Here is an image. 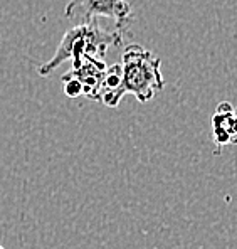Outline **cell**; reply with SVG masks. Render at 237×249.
I'll list each match as a JSON object with an SVG mask.
<instances>
[{
	"instance_id": "6da1fadb",
	"label": "cell",
	"mask_w": 237,
	"mask_h": 249,
	"mask_svg": "<svg viewBox=\"0 0 237 249\" xmlns=\"http://www.w3.org/2000/svg\"><path fill=\"white\" fill-rule=\"evenodd\" d=\"M121 83L106 106L116 108L125 94H133L140 103H148L156 93L165 88L162 74V59L140 44H128L123 51Z\"/></svg>"
},
{
	"instance_id": "7a4b0ae2",
	"label": "cell",
	"mask_w": 237,
	"mask_h": 249,
	"mask_svg": "<svg viewBox=\"0 0 237 249\" xmlns=\"http://www.w3.org/2000/svg\"><path fill=\"white\" fill-rule=\"evenodd\" d=\"M123 42V32L118 29L106 31L100 25L98 19L89 22H81L76 27L69 29L63 36L54 56L46 64L37 69L39 76H49L63 62H78L85 56L104 59L108 49L113 46H119Z\"/></svg>"
},
{
	"instance_id": "3957f363",
	"label": "cell",
	"mask_w": 237,
	"mask_h": 249,
	"mask_svg": "<svg viewBox=\"0 0 237 249\" xmlns=\"http://www.w3.org/2000/svg\"><path fill=\"white\" fill-rule=\"evenodd\" d=\"M64 14L68 19H81L83 22L108 17L115 20L116 29L123 34L133 20V9L126 0H71Z\"/></svg>"
},
{
	"instance_id": "277c9868",
	"label": "cell",
	"mask_w": 237,
	"mask_h": 249,
	"mask_svg": "<svg viewBox=\"0 0 237 249\" xmlns=\"http://www.w3.org/2000/svg\"><path fill=\"white\" fill-rule=\"evenodd\" d=\"M106 62L104 59H98V57L85 56L78 62H72V69L66 72L68 76L74 78L76 81L81 84L83 94L87 100H100L101 86H103V79L106 74Z\"/></svg>"
},
{
	"instance_id": "5b68a950",
	"label": "cell",
	"mask_w": 237,
	"mask_h": 249,
	"mask_svg": "<svg viewBox=\"0 0 237 249\" xmlns=\"http://www.w3.org/2000/svg\"><path fill=\"white\" fill-rule=\"evenodd\" d=\"M212 138L217 148L237 145V108L229 101L217 105L212 116Z\"/></svg>"
},
{
	"instance_id": "8992f818",
	"label": "cell",
	"mask_w": 237,
	"mask_h": 249,
	"mask_svg": "<svg viewBox=\"0 0 237 249\" xmlns=\"http://www.w3.org/2000/svg\"><path fill=\"white\" fill-rule=\"evenodd\" d=\"M0 249H5V248H2V246H0Z\"/></svg>"
}]
</instances>
